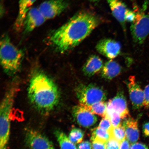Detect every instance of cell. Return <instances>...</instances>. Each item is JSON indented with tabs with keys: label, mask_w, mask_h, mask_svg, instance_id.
Instances as JSON below:
<instances>
[{
	"label": "cell",
	"mask_w": 149,
	"mask_h": 149,
	"mask_svg": "<svg viewBox=\"0 0 149 149\" xmlns=\"http://www.w3.org/2000/svg\"><path fill=\"white\" fill-rule=\"evenodd\" d=\"M99 127L102 129L109 132V133L113 127L110 120L106 117L102 118L100 121Z\"/></svg>",
	"instance_id": "cb8c5ba5"
},
{
	"label": "cell",
	"mask_w": 149,
	"mask_h": 149,
	"mask_svg": "<svg viewBox=\"0 0 149 149\" xmlns=\"http://www.w3.org/2000/svg\"><path fill=\"white\" fill-rule=\"evenodd\" d=\"M25 141L31 149H55L49 139L34 130H26Z\"/></svg>",
	"instance_id": "52a82bcc"
},
{
	"label": "cell",
	"mask_w": 149,
	"mask_h": 149,
	"mask_svg": "<svg viewBox=\"0 0 149 149\" xmlns=\"http://www.w3.org/2000/svg\"><path fill=\"white\" fill-rule=\"evenodd\" d=\"M144 92V107L145 109H149V84L145 87Z\"/></svg>",
	"instance_id": "484cf974"
},
{
	"label": "cell",
	"mask_w": 149,
	"mask_h": 149,
	"mask_svg": "<svg viewBox=\"0 0 149 149\" xmlns=\"http://www.w3.org/2000/svg\"><path fill=\"white\" fill-rule=\"evenodd\" d=\"M24 53L11 42L8 35H3L1 41L0 59L1 66L7 75L13 76L19 71Z\"/></svg>",
	"instance_id": "3957f363"
},
{
	"label": "cell",
	"mask_w": 149,
	"mask_h": 149,
	"mask_svg": "<svg viewBox=\"0 0 149 149\" xmlns=\"http://www.w3.org/2000/svg\"><path fill=\"white\" fill-rule=\"evenodd\" d=\"M122 68L116 61L111 60L103 65L101 71L102 78L107 80H111L120 73Z\"/></svg>",
	"instance_id": "e0dca14e"
},
{
	"label": "cell",
	"mask_w": 149,
	"mask_h": 149,
	"mask_svg": "<svg viewBox=\"0 0 149 149\" xmlns=\"http://www.w3.org/2000/svg\"><path fill=\"white\" fill-rule=\"evenodd\" d=\"M99 53L107 58L112 59L120 53L121 46L120 43L113 39H102L98 42L96 47Z\"/></svg>",
	"instance_id": "30bf717a"
},
{
	"label": "cell",
	"mask_w": 149,
	"mask_h": 149,
	"mask_svg": "<svg viewBox=\"0 0 149 149\" xmlns=\"http://www.w3.org/2000/svg\"><path fill=\"white\" fill-rule=\"evenodd\" d=\"M89 1L93 2H95L97 1L98 0H89Z\"/></svg>",
	"instance_id": "d6a6232c"
},
{
	"label": "cell",
	"mask_w": 149,
	"mask_h": 149,
	"mask_svg": "<svg viewBox=\"0 0 149 149\" xmlns=\"http://www.w3.org/2000/svg\"><path fill=\"white\" fill-rule=\"evenodd\" d=\"M109 100L113 110L118 113L122 119H125L130 117L127 102L122 91H119L114 98Z\"/></svg>",
	"instance_id": "7c38bea8"
},
{
	"label": "cell",
	"mask_w": 149,
	"mask_h": 149,
	"mask_svg": "<svg viewBox=\"0 0 149 149\" xmlns=\"http://www.w3.org/2000/svg\"><path fill=\"white\" fill-rule=\"evenodd\" d=\"M28 97L33 107L42 113L50 112L58 104L60 95L56 85L42 72L33 74L28 89Z\"/></svg>",
	"instance_id": "7a4b0ae2"
},
{
	"label": "cell",
	"mask_w": 149,
	"mask_h": 149,
	"mask_svg": "<svg viewBox=\"0 0 149 149\" xmlns=\"http://www.w3.org/2000/svg\"><path fill=\"white\" fill-rule=\"evenodd\" d=\"M80 104L88 107L107 99V93L102 87L94 84H80L75 90Z\"/></svg>",
	"instance_id": "277c9868"
},
{
	"label": "cell",
	"mask_w": 149,
	"mask_h": 149,
	"mask_svg": "<svg viewBox=\"0 0 149 149\" xmlns=\"http://www.w3.org/2000/svg\"><path fill=\"white\" fill-rule=\"evenodd\" d=\"M130 149H149L146 145L141 143H136L131 145Z\"/></svg>",
	"instance_id": "f1b7e54d"
},
{
	"label": "cell",
	"mask_w": 149,
	"mask_h": 149,
	"mask_svg": "<svg viewBox=\"0 0 149 149\" xmlns=\"http://www.w3.org/2000/svg\"><path fill=\"white\" fill-rule=\"evenodd\" d=\"M100 23V20L94 14L80 12L54 31L49 36V42L58 52L65 53L83 41Z\"/></svg>",
	"instance_id": "6da1fadb"
},
{
	"label": "cell",
	"mask_w": 149,
	"mask_h": 149,
	"mask_svg": "<svg viewBox=\"0 0 149 149\" xmlns=\"http://www.w3.org/2000/svg\"><path fill=\"white\" fill-rule=\"evenodd\" d=\"M103 65V61L99 57L96 55L91 56L84 65L83 73L85 76L91 77L102 70Z\"/></svg>",
	"instance_id": "2e32d148"
},
{
	"label": "cell",
	"mask_w": 149,
	"mask_h": 149,
	"mask_svg": "<svg viewBox=\"0 0 149 149\" xmlns=\"http://www.w3.org/2000/svg\"><path fill=\"white\" fill-rule=\"evenodd\" d=\"M106 144L107 149H120V143L113 138L110 137Z\"/></svg>",
	"instance_id": "d4e9b609"
},
{
	"label": "cell",
	"mask_w": 149,
	"mask_h": 149,
	"mask_svg": "<svg viewBox=\"0 0 149 149\" xmlns=\"http://www.w3.org/2000/svg\"><path fill=\"white\" fill-rule=\"evenodd\" d=\"M46 20L38 8H31L27 13L24 20L23 28L24 33L31 32L36 28L43 24Z\"/></svg>",
	"instance_id": "8fae6325"
},
{
	"label": "cell",
	"mask_w": 149,
	"mask_h": 149,
	"mask_svg": "<svg viewBox=\"0 0 149 149\" xmlns=\"http://www.w3.org/2000/svg\"><path fill=\"white\" fill-rule=\"evenodd\" d=\"M68 6L66 0H48L41 3L38 8L47 20L59 15L64 12Z\"/></svg>",
	"instance_id": "8992f818"
},
{
	"label": "cell",
	"mask_w": 149,
	"mask_h": 149,
	"mask_svg": "<svg viewBox=\"0 0 149 149\" xmlns=\"http://www.w3.org/2000/svg\"><path fill=\"white\" fill-rule=\"evenodd\" d=\"M130 101L134 109L144 107V92L136 80L135 76H130L126 81Z\"/></svg>",
	"instance_id": "9c48e42d"
},
{
	"label": "cell",
	"mask_w": 149,
	"mask_h": 149,
	"mask_svg": "<svg viewBox=\"0 0 149 149\" xmlns=\"http://www.w3.org/2000/svg\"><path fill=\"white\" fill-rule=\"evenodd\" d=\"M77 149H93L92 145L88 141H83L78 145Z\"/></svg>",
	"instance_id": "83f0119b"
},
{
	"label": "cell",
	"mask_w": 149,
	"mask_h": 149,
	"mask_svg": "<svg viewBox=\"0 0 149 149\" xmlns=\"http://www.w3.org/2000/svg\"><path fill=\"white\" fill-rule=\"evenodd\" d=\"M91 140L92 142L107 143L110 138L109 132L99 127L93 128L91 131Z\"/></svg>",
	"instance_id": "ac0fdd59"
},
{
	"label": "cell",
	"mask_w": 149,
	"mask_h": 149,
	"mask_svg": "<svg viewBox=\"0 0 149 149\" xmlns=\"http://www.w3.org/2000/svg\"><path fill=\"white\" fill-rule=\"evenodd\" d=\"M136 17V14L135 11H133L128 9L125 16L126 22L133 23Z\"/></svg>",
	"instance_id": "4316f807"
},
{
	"label": "cell",
	"mask_w": 149,
	"mask_h": 149,
	"mask_svg": "<svg viewBox=\"0 0 149 149\" xmlns=\"http://www.w3.org/2000/svg\"><path fill=\"white\" fill-rule=\"evenodd\" d=\"M84 133L81 130L74 128L70 131L69 139L74 144H79L82 141Z\"/></svg>",
	"instance_id": "7402d4cb"
},
{
	"label": "cell",
	"mask_w": 149,
	"mask_h": 149,
	"mask_svg": "<svg viewBox=\"0 0 149 149\" xmlns=\"http://www.w3.org/2000/svg\"><path fill=\"white\" fill-rule=\"evenodd\" d=\"M143 132L145 136L149 137V122L146 123L143 125Z\"/></svg>",
	"instance_id": "1f68e13d"
},
{
	"label": "cell",
	"mask_w": 149,
	"mask_h": 149,
	"mask_svg": "<svg viewBox=\"0 0 149 149\" xmlns=\"http://www.w3.org/2000/svg\"><path fill=\"white\" fill-rule=\"evenodd\" d=\"M135 19L132 23L130 29L133 40L141 44L149 35V15L143 10H136Z\"/></svg>",
	"instance_id": "5b68a950"
},
{
	"label": "cell",
	"mask_w": 149,
	"mask_h": 149,
	"mask_svg": "<svg viewBox=\"0 0 149 149\" xmlns=\"http://www.w3.org/2000/svg\"><path fill=\"white\" fill-rule=\"evenodd\" d=\"M54 134L61 149H77L75 144L70 140L64 132L60 130H56Z\"/></svg>",
	"instance_id": "d6986e66"
},
{
	"label": "cell",
	"mask_w": 149,
	"mask_h": 149,
	"mask_svg": "<svg viewBox=\"0 0 149 149\" xmlns=\"http://www.w3.org/2000/svg\"><path fill=\"white\" fill-rule=\"evenodd\" d=\"M109 133L110 137L116 140L120 143L126 139L125 130L122 125L116 127H113Z\"/></svg>",
	"instance_id": "44dd1931"
},
{
	"label": "cell",
	"mask_w": 149,
	"mask_h": 149,
	"mask_svg": "<svg viewBox=\"0 0 149 149\" xmlns=\"http://www.w3.org/2000/svg\"><path fill=\"white\" fill-rule=\"evenodd\" d=\"M109 119L113 127H116L122 125L121 123L122 118L120 115L116 111H113L111 113Z\"/></svg>",
	"instance_id": "603a6c76"
},
{
	"label": "cell",
	"mask_w": 149,
	"mask_h": 149,
	"mask_svg": "<svg viewBox=\"0 0 149 149\" xmlns=\"http://www.w3.org/2000/svg\"><path fill=\"white\" fill-rule=\"evenodd\" d=\"M114 17L125 29V16L128 9L121 0H107Z\"/></svg>",
	"instance_id": "4fadbf2b"
},
{
	"label": "cell",
	"mask_w": 149,
	"mask_h": 149,
	"mask_svg": "<svg viewBox=\"0 0 149 149\" xmlns=\"http://www.w3.org/2000/svg\"><path fill=\"white\" fill-rule=\"evenodd\" d=\"M122 125L125 130L126 139L131 145L136 143L139 136L138 122L130 117L125 119Z\"/></svg>",
	"instance_id": "5bb4252c"
},
{
	"label": "cell",
	"mask_w": 149,
	"mask_h": 149,
	"mask_svg": "<svg viewBox=\"0 0 149 149\" xmlns=\"http://www.w3.org/2000/svg\"><path fill=\"white\" fill-rule=\"evenodd\" d=\"M72 114L77 124L83 127H90L94 125L98 120L95 114L81 104L73 108Z\"/></svg>",
	"instance_id": "ba28073f"
},
{
	"label": "cell",
	"mask_w": 149,
	"mask_h": 149,
	"mask_svg": "<svg viewBox=\"0 0 149 149\" xmlns=\"http://www.w3.org/2000/svg\"><path fill=\"white\" fill-rule=\"evenodd\" d=\"M130 143L128 140L126 139L120 143V149H130Z\"/></svg>",
	"instance_id": "4dcf8cb0"
},
{
	"label": "cell",
	"mask_w": 149,
	"mask_h": 149,
	"mask_svg": "<svg viewBox=\"0 0 149 149\" xmlns=\"http://www.w3.org/2000/svg\"><path fill=\"white\" fill-rule=\"evenodd\" d=\"M85 107L94 114L97 115L103 118L105 116L107 103L104 102H96L92 105Z\"/></svg>",
	"instance_id": "ffe728a7"
},
{
	"label": "cell",
	"mask_w": 149,
	"mask_h": 149,
	"mask_svg": "<svg viewBox=\"0 0 149 149\" xmlns=\"http://www.w3.org/2000/svg\"><path fill=\"white\" fill-rule=\"evenodd\" d=\"M37 0H19V10L17 18L15 24V28L19 31L23 28L24 20L26 15L31 6Z\"/></svg>",
	"instance_id": "9a60e30c"
},
{
	"label": "cell",
	"mask_w": 149,
	"mask_h": 149,
	"mask_svg": "<svg viewBox=\"0 0 149 149\" xmlns=\"http://www.w3.org/2000/svg\"><path fill=\"white\" fill-rule=\"evenodd\" d=\"M107 143L93 142V149H107Z\"/></svg>",
	"instance_id": "f546056e"
},
{
	"label": "cell",
	"mask_w": 149,
	"mask_h": 149,
	"mask_svg": "<svg viewBox=\"0 0 149 149\" xmlns=\"http://www.w3.org/2000/svg\"><path fill=\"white\" fill-rule=\"evenodd\" d=\"M131 1H134V0H131Z\"/></svg>",
	"instance_id": "836d02e7"
}]
</instances>
